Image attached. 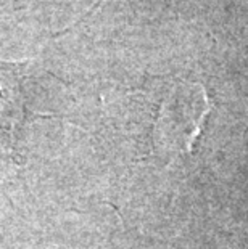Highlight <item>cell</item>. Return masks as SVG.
<instances>
[{
    "instance_id": "1",
    "label": "cell",
    "mask_w": 248,
    "mask_h": 249,
    "mask_svg": "<svg viewBox=\"0 0 248 249\" xmlns=\"http://www.w3.org/2000/svg\"><path fill=\"white\" fill-rule=\"evenodd\" d=\"M24 118V97L21 92L17 65L0 61V132L15 143V132Z\"/></svg>"
}]
</instances>
